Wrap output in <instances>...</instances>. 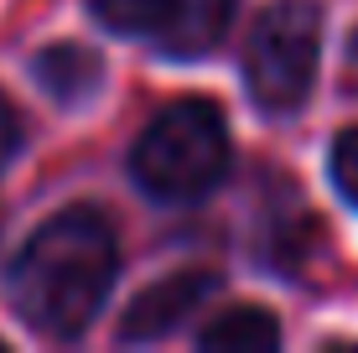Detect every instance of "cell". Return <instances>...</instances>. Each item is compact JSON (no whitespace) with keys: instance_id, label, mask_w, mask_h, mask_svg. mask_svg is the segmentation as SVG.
<instances>
[{"instance_id":"6da1fadb","label":"cell","mask_w":358,"mask_h":353,"mask_svg":"<svg viewBox=\"0 0 358 353\" xmlns=\"http://www.w3.org/2000/svg\"><path fill=\"white\" fill-rule=\"evenodd\" d=\"M120 245L99 208H63L27 239L10 265V301L36 333L78 338L115 286Z\"/></svg>"},{"instance_id":"7a4b0ae2","label":"cell","mask_w":358,"mask_h":353,"mask_svg":"<svg viewBox=\"0 0 358 353\" xmlns=\"http://www.w3.org/2000/svg\"><path fill=\"white\" fill-rule=\"evenodd\" d=\"M130 172L162 203H197L229 172V125L218 104L177 99L141 130L130 151Z\"/></svg>"},{"instance_id":"3957f363","label":"cell","mask_w":358,"mask_h":353,"mask_svg":"<svg viewBox=\"0 0 358 353\" xmlns=\"http://www.w3.org/2000/svg\"><path fill=\"white\" fill-rule=\"evenodd\" d=\"M317 52H322V10L312 0H275L255 21L244 47V78L250 99L265 115H291L312 94Z\"/></svg>"},{"instance_id":"277c9868","label":"cell","mask_w":358,"mask_h":353,"mask_svg":"<svg viewBox=\"0 0 358 353\" xmlns=\"http://www.w3.org/2000/svg\"><path fill=\"white\" fill-rule=\"evenodd\" d=\"M120 36H141L166 57H203L229 36L239 0H89Z\"/></svg>"},{"instance_id":"5b68a950","label":"cell","mask_w":358,"mask_h":353,"mask_svg":"<svg viewBox=\"0 0 358 353\" xmlns=\"http://www.w3.org/2000/svg\"><path fill=\"white\" fill-rule=\"evenodd\" d=\"M213 291H218V275L213 271H171L156 286H145L141 296L125 307V317H120V338H125V343H151V338L177 333V327L187 322Z\"/></svg>"},{"instance_id":"8992f818","label":"cell","mask_w":358,"mask_h":353,"mask_svg":"<svg viewBox=\"0 0 358 353\" xmlns=\"http://www.w3.org/2000/svg\"><path fill=\"white\" fill-rule=\"evenodd\" d=\"M197 343L208 353H270L280 343V322L265 307H234V312H218L197 333Z\"/></svg>"},{"instance_id":"52a82bcc","label":"cell","mask_w":358,"mask_h":353,"mask_svg":"<svg viewBox=\"0 0 358 353\" xmlns=\"http://www.w3.org/2000/svg\"><path fill=\"white\" fill-rule=\"evenodd\" d=\"M99 78H104V73H99V57L83 52V47H47V52L36 57V83H42L57 104L89 99L99 89Z\"/></svg>"},{"instance_id":"ba28073f","label":"cell","mask_w":358,"mask_h":353,"mask_svg":"<svg viewBox=\"0 0 358 353\" xmlns=\"http://www.w3.org/2000/svg\"><path fill=\"white\" fill-rule=\"evenodd\" d=\"M332 182H338V192L358 208V125L332 141Z\"/></svg>"},{"instance_id":"9c48e42d","label":"cell","mask_w":358,"mask_h":353,"mask_svg":"<svg viewBox=\"0 0 358 353\" xmlns=\"http://www.w3.org/2000/svg\"><path fill=\"white\" fill-rule=\"evenodd\" d=\"M16 145H21V120H16V109L6 104V94H0V172L10 166Z\"/></svg>"}]
</instances>
